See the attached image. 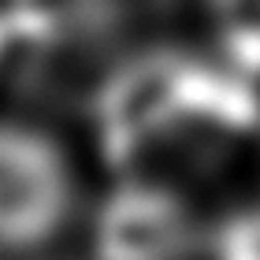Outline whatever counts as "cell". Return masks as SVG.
<instances>
[{
  "mask_svg": "<svg viewBox=\"0 0 260 260\" xmlns=\"http://www.w3.org/2000/svg\"><path fill=\"white\" fill-rule=\"evenodd\" d=\"M86 216L82 171L49 123L0 112V256H38Z\"/></svg>",
  "mask_w": 260,
  "mask_h": 260,
  "instance_id": "cell-1",
  "label": "cell"
}]
</instances>
